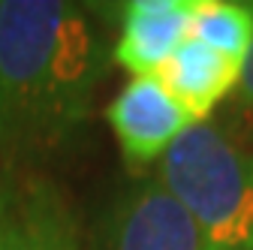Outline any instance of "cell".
<instances>
[{
    "instance_id": "cell-1",
    "label": "cell",
    "mask_w": 253,
    "mask_h": 250,
    "mask_svg": "<svg viewBox=\"0 0 253 250\" xmlns=\"http://www.w3.org/2000/svg\"><path fill=\"white\" fill-rule=\"evenodd\" d=\"M109 64L93 6L0 0V157L57 148L87 118Z\"/></svg>"
},
{
    "instance_id": "cell-2",
    "label": "cell",
    "mask_w": 253,
    "mask_h": 250,
    "mask_svg": "<svg viewBox=\"0 0 253 250\" xmlns=\"http://www.w3.org/2000/svg\"><path fill=\"white\" fill-rule=\"evenodd\" d=\"M157 181L211 250H253V151L214 124H196L160 160Z\"/></svg>"
},
{
    "instance_id": "cell-3",
    "label": "cell",
    "mask_w": 253,
    "mask_h": 250,
    "mask_svg": "<svg viewBox=\"0 0 253 250\" xmlns=\"http://www.w3.org/2000/svg\"><path fill=\"white\" fill-rule=\"evenodd\" d=\"M109 127L130 169L163 160L169 148L196 127L190 115L154 76L130 79L109 106Z\"/></svg>"
},
{
    "instance_id": "cell-4",
    "label": "cell",
    "mask_w": 253,
    "mask_h": 250,
    "mask_svg": "<svg viewBox=\"0 0 253 250\" xmlns=\"http://www.w3.org/2000/svg\"><path fill=\"white\" fill-rule=\"evenodd\" d=\"M106 250H211L160 181L130 187L112 208Z\"/></svg>"
},
{
    "instance_id": "cell-5",
    "label": "cell",
    "mask_w": 253,
    "mask_h": 250,
    "mask_svg": "<svg viewBox=\"0 0 253 250\" xmlns=\"http://www.w3.org/2000/svg\"><path fill=\"white\" fill-rule=\"evenodd\" d=\"M0 250H84L76 217L54 184L6 178Z\"/></svg>"
},
{
    "instance_id": "cell-6",
    "label": "cell",
    "mask_w": 253,
    "mask_h": 250,
    "mask_svg": "<svg viewBox=\"0 0 253 250\" xmlns=\"http://www.w3.org/2000/svg\"><path fill=\"white\" fill-rule=\"evenodd\" d=\"M193 0H130L121 9L112 60L133 79L157 76L166 60L190 40Z\"/></svg>"
},
{
    "instance_id": "cell-7",
    "label": "cell",
    "mask_w": 253,
    "mask_h": 250,
    "mask_svg": "<svg viewBox=\"0 0 253 250\" xmlns=\"http://www.w3.org/2000/svg\"><path fill=\"white\" fill-rule=\"evenodd\" d=\"M172 97L193 115L196 124H205L217 103L229 97L241 82V64L217 54L214 48L187 40L154 76Z\"/></svg>"
},
{
    "instance_id": "cell-8",
    "label": "cell",
    "mask_w": 253,
    "mask_h": 250,
    "mask_svg": "<svg viewBox=\"0 0 253 250\" xmlns=\"http://www.w3.org/2000/svg\"><path fill=\"white\" fill-rule=\"evenodd\" d=\"M190 40L244 67L253 48V3L235 0H193Z\"/></svg>"
},
{
    "instance_id": "cell-9",
    "label": "cell",
    "mask_w": 253,
    "mask_h": 250,
    "mask_svg": "<svg viewBox=\"0 0 253 250\" xmlns=\"http://www.w3.org/2000/svg\"><path fill=\"white\" fill-rule=\"evenodd\" d=\"M235 90H238L241 103L253 109V48H250V54H247V60H244V67H241V82H238Z\"/></svg>"
},
{
    "instance_id": "cell-10",
    "label": "cell",
    "mask_w": 253,
    "mask_h": 250,
    "mask_svg": "<svg viewBox=\"0 0 253 250\" xmlns=\"http://www.w3.org/2000/svg\"><path fill=\"white\" fill-rule=\"evenodd\" d=\"M3 193H6V175L0 172V211H3Z\"/></svg>"
}]
</instances>
